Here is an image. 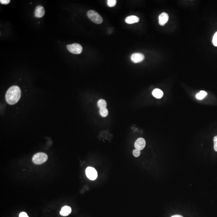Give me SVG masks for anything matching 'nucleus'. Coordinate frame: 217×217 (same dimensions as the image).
Segmentation results:
<instances>
[{
	"label": "nucleus",
	"instance_id": "nucleus-21",
	"mask_svg": "<svg viewBox=\"0 0 217 217\" xmlns=\"http://www.w3.org/2000/svg\"><path fill=\"white\" fill-rule=\"evenodd\" d=\"M19 217H29V216L26 213L23 212L20 214Z\"/></svg>",
	"mask_w": 217,
	"mask_h": 217
},
{
	"label": "nucleus",
	"instance_id": "nucleus-8",
	"mask_svg": "<svg viewBox=\"0 0 217 217\" xmlns=\"http://www.w3.org/2000/svg\"><path fill=\"white\" fill-rule=\"evenodd\" d=\"M135 148L140 150H142L146 146L145 140L143 138H139L135 141Z\"/></svg>",
	"mask_w": 217,
	"mask_h": 217
},
{
	"label": "nucleus",
	"instance_id": "nucleus-14",
	"mask_svg": "<svg viewBox=\"0 0 217 217\" xmlns=\"http://www.w3.org/2000/svg\"><path fill=\"white\" fill-rule=\"evenodd\" d=\"M207 95V93L205 91H202L198 93L196 95V97L197 99L201 100V99H204V97H206Z\"/></svg>",
	"mask_w": 217,
	"mask_h": 217
},
{
	"label": "nucleus",
	"instance_id": "nucleus-10",
	"mask_svg": "<svg viewBox=\"0 0 217 217\" xmlns=\"http://www.w3.org/2000/svg\"><path fill=\"white\" fill-rule=\"evenodd\" d=\"M140 19L136 16L131 15L126 18V23L128 24H133L139 22Z\"/></svg>",
	"mask_w": 217,
	"mask_h": 217
},
{
	"label": "nucleus",
	"instance_id": "nucleus-3",
	"mask_svg": "<svg viewBox=\"0 0 217 217\" xmlns=\"http://www.w3.org/2000/svg\"><path fill=\"white\" fill-rule=\"evenodd\" d=\"M87 14L89 18L96 24H101L103 21L101 16L95 10H89L88 11Z\"/></svg>",
	"mask_w": 217,
	"mask_h": 217
},
{
	"label": "nucleus",
	"instance_id": "nucleus-9",
	"mask_svg": "<svg viewBox=\"0 0 217 217\" xmlns=\"http://www.w3.org/2000/svg\"><path fill=\"white\" fill-rule=\"evenodd\" d=\"M169 15L166 13H163L159 16V23L161 26H164L168 22Z\"/></svg>",
	"mask_w": 217,
	"mask_h": 217
},
{
	"label": "nucleus",
	"instance_id": "nucleus-1",
	"mask_svg": "<svg viewBox=\"0 0 217 217\" xmlns=\"http://www.w3.org/2000/svg\"><path fill=\"white\" fill-rule=\"evenodd\" d=\"M21 97V90L17 86H13L8 89L5 99L8 104L13 105L18 102Z\"/></svg>",
	"mask_w": 217,
	"mask_h": 217
},
{
	"label": "nucleus",
	"instance_id": "nucleus-2",
	"mask_svg": "<svg viewBox=\"0 0 217 217\" xmlns=\"http://www.w3.org/2000/svg\"><path fill=\"white\" fill-rule=\"evenodd\" d=\"M47 158L48 157L47 154L43 152H39L33 156L32 161L36 165H41L46 162Z\"/></svg>",
	"mask_w": 217,
	"mask_h": 217
},
{
	"label": "nucleus",
	"instance_id": "nucleus-18",
	"mask_svg": "<svg viewBox=\"0 0 217 217\" xmlns=\"http://www.w3.org/2000/svg\"><path fill=\"white\" fill-rule=\"evenodd\" d=\"M212 42L214 45L217 47V32L216 33L214 36Z\"/></svg>",
	"mask_w": 217,
	"mask_h": 217
},
{
	"label": "nucleus",
	"instance_id": "nucleus-22",
	"mask_svg": "<svg viewBox=\"0 0 217 217\" xmlns=\"http://www.w3.org/2000/svg\"><path fill=\"white\" fill-rule=\"evenodd\" d=\"M171 217H184L183 216L179 215H175L172 216Z\"/></svg>",
	"mask_w": 217,
	"mask_h": 217
},
{
	"label": "nucleus",
	"instance_id": "nucleus-17",
	"mask_svg": "<svg viewBox=\"0 0 217 217\" xmlns=\"http://www.w3.org/2000/svg\"><path fill=\"white\" fill-rule=\"evenodd\" d=\"M140 150L138 149H135L133 150V155L135 157H138L140 155Z\"/></svg>",
	"mask_w": 217,
	"mask_h": 217
},
{
	"label": "nucleus",
	"instance_id": "nucleus-5",
	"mask_svg": "<svg viewBox=\"0 0 217 217\" xmlns=\"http://www.w3.org/2000/svg\"><path fill=\"white\" fill-rule=\"evenodd\" d=\"M86 174L87 177L91 180H95L97 177V172L94 168L88 167L86 170Z\"/></svg>",
	"mask_w": 217,
	"mask_h": 217
},
{
	"label": "nucleus",
	"instance_id": "nucleus-15",
	"mask_svg": "<svg viewBox=\"0 0 217 217\" xmlns=\"http://www.w3.org/2000/svg\"><path fill=\"white\" fill-rule=\"evenodd\" d=\"M99 113L100 115L102 117H105L108 115V110L106 108H105L100 109L99 110Z\"/></svg>",
	"mask_w": 217,
	"mask_h": 217
},
{
	"label": "nucleus",
	"instance_id": "nucleus-4",
	"mask_svg": "<svg viewBox=\"0 0 217 217\" xmlns=\"http://www.w3.org/2000/svg\"><path fill=\"white\" fill-rule=\"evenodd\" d=\"M68 50L71 53L79 54H81L82 51V47L79 43H75L72 44H69L67 45Z\"/></svg>",
	"mask_w": 217,
	"mask_h": 217
},
{
	"label": "nucleus",
	"instance_id": "nucleus-20",
	"mask_svg": "<svg viewBox=\"0 0 217 217\" xmlns=\"http://www.w3.org/2000/svg\"><path fill=\"white\" fill-rule=\"evenodd\" d=\"M10 1V0H1L0 3L1 4H3V5H6L9 4Z\"/></svg>",
	"mask_w": 217,
	"mask_h": 217
},
{
	"label": "nucleus",
	"instance_id": "nucleus-19",
	"mask_svg": "<svg viewBox=\"0 0 217 217\" xmlns=\"http://www.w3.org/2000/svg\"><path fill=\"white\" fill-rule=\"evenodd\" d=\"M214 149L217 152V135L214 137Z\"/></svg>",
	"mask_w": 217,
	"mask_h": 217
},
{
	"label": "nucleus",
	"instance_id": "nucleus-16",
	"mask_svg": "<svg viewBox=\"0 0 217 217\" xmlns=\"http://www.w3.org/2000/svg\"><path fill=\"white\" fill-rule=\"evenodd\" d=\"M117 1L116 0H108L107 1V5L109 7H114L116 5Z\"/></svg>",
	"mask_w": 217,
	"mask_h": 217
},
{
	"label": "nucleus",
	"instance_id": "nucleus-6",
	"mask_svg": "<svg viewBox=\"0 0 217 217\" xmlns=\"http://www.w3.org/2000/svg\"><path fill=\"white\" fill-rule=\"evenodd\" d=\"M145 57L143 54L140 53H135L132 54L131 59L132 61L135 63H139L142 62L144 59Z\"/></svg>",
	"mask_w": 217,
	"mask_h": 217
},
{
	"label": "nucleus",
	"instance_id": "nucleus-12",
	"mask_svg": "<svg viewBox=\"0 0 217 217\" xmlns=\"http://www.w3.org/2000/svg\"><path fill=\"white\" fill-rule=\"evenodd\" d=\"M152 95L157 99H160L163 97V93L162 91L158 89H156L152 92Z\"/></svg>",
	"mask_w": 217,
	"mask_h": 217
},
{
	"label": "nucleus",
	"instance_id": "nucleus-11",
	"mask_svg": "<svg viewBox=\"0 0 217 217\" xmlns=\"http://www.w3.org/2000/svg\"><path fill=\"white\" fill-rule=\"evenodd\" d=\"M71 208L70 206L66 205L62 207L60 211V214L61 216H66L69 215L71 212Z\"/></svg>",
	"mask_w": 217,
	"mask_h": 217
},
{
	"label": "nucleus",
	"instance_id": "nucleus-7",
	"mask_svg": "<svg viewBox=\"0 0 217 217\" xmlns=\"http://www.w3.org/2000/svg\"><path fill=\"white\" fill-rule=\"evenodd\" d=\"M45 13V9L43 6L40 5L36 7L34 12V15L36 17H42L44 15Z\"/></svg>",
	"mask_w": 217,
	"mask_h": 217
},
{
	"label": "nucleus",
	"instance_id": "nucleus-13",
	"mask_svg": "<svg viewBox=\"0 0 217 217\" xmlns=\"http://www.w3.org/2000/svg\"><path fill=\"white\" fill-rule=\"evenodd\" d=\"M97 105L100 109L105 108L106 107L107 105L106 101L104 99H100L98 101Z\"/></svg>",
	"mask_w": 217,
	"mask_h": 217
}]
</instances>
